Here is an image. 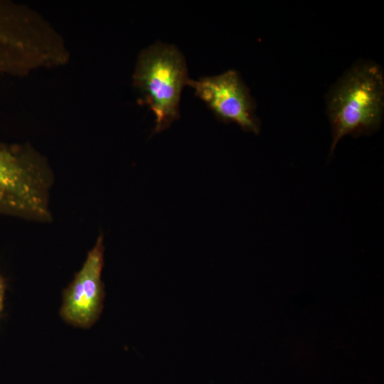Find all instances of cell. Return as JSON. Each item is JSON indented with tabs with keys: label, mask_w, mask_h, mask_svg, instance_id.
Masks as SVG:
<instances>
[{
	"label": "cell",
	"mask_w": 384,
	"mask_h": 384,
	"mask_svg": "<svg viewBox=\"0 0 384 384\" xmlns=\"http://www.w3.org/2000/svg\"><path fill=\"white\" fill-rule=\"evenodd\" d=\"M384 107V75L374 63L351 67L331 90L327 112L332 130L330 153L346 135L370 134L380 126Z\"/></svg>",
	"instance_id": "obj_1"
},
{
	"label": "cell",
	"mask_w": 384,
	"mask_h": 384,
	"mask_svg": "<svg viewBox=\"0 0 384 384\" xmlns=\"http://www.w3.org/2000/svg\"><path fill=\"white\" fill-rule=\"evenodd\" d=\"M189 79L185 58L175 46L156 42L141 53L134 80L155 115L154 133L180 117L181 91Z\"/></svg>",
	"instance_id": "obj_2"
},
{
	"label": "cell",
	"mask_w": 384,
	"mask_h": 384,
	"mask_svg": "<svg viewBox=\"0 0 384 384\" xmlns=\"http://www.w3.org/2000/svg\"><path fill=\"white\" fill-rule=\"evenodd\" d=\"M50 174L16 145L0 143V215L48 220Z\"/></svg>",
	"instance_id": "obj_3"
},
{
	"label": "cell",
	"mask_w": 384,
	"mask_h": 384,
	"mask_svg": "<svg viewBox=\"0 0 384 384\" xmlns=\"http://www.w3.org/2000/svg\"><path fill=\"white\" fill-rule=\"evenodd\" d=\"M187 85L220 121L233 122L243 130L256 134L260 122L255 115V104L248 87L234 70L213 76L189 79Z\"/></svg>",
	"instance_id": "obj_4"
},
{
	"label": "cell",
	"mask_w": 384,
	"mask_h": 384,
	"mask_svg": "<svg viewBox=\"0 0 384 384\" xmlns=\"http://www.w3.org/2000/svg\"><path fill=\"white\" fill-rule=\"evenodd\" d=\"M103 238L100 235L82 268L63 292L60 316L67 323L89 328L98 319L103 307Z\"/></svg>",
	"instance_id": "obj_5"
},
{
	"label": "cell",
	"mask_w": 384,
	"mask_h": 384,
	"mask_svg": "<svg viewBox=\"0 0 384 384\" xmlns=\"http://www.w3.org/2000/svg\"><path fill=\"white\" fill-rule=\"evenodd\" d=\"M21 18L17 9L0 2V73H15L21 64Z\"/></svg>",
	"instance_id": "obj_6"
},
{
	"label": "cell",
	"mask_w": 384,
	"mask_h": 384,
	"mask_svg": "<svg viewBox=\"0 0 384 384\" xmlns=\"http://www.w3.org/2000/svg\"><path fill=\"white\" fill-rule=\"evenodd\" d=\"M5 290H6V283L4 278L0 275V315L4 308Z\"/></svg>",
	"instance_id": "obj_7"
}]
</instances>
